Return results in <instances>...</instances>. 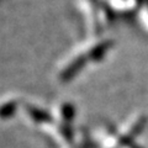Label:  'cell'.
<instances>
[{
  "label": "cell",
  "mask_w": 148,
  "mask_h": 148,
  "mask_svg": "<svg viewBox=\"0 0 148 148\" xmlns=\"http://www.w3.org/2000/svg\"><path fill=\"white\" fill-rule=\"evenodd\" d=\"M146 123V117L143 115H137L136 117H133L130 123H127L125 128L121 131V133L117 137V142L120 146H126L127 143L131 142L138 133L142 131L143 126Z\"/></svg>",
  "instance_id": "1"
},
{
  "label": "cell",
  "mask_w": 148,
  "mask_h": 148,
  "mask_svg": "<svg viewBox=\"0 0 148 148\" xmlns=\"http://www.w3.org/2000/svg\"><path fill=\"white\" fill-rule=\"evenodd\" d=\"M25 110H26V115L30 117L31 121H34L36 123H45V122H48L51 120L45 111L37 109L32 105H29Z\"/></svg>",
  "instance_id": "2"
},
{
  "label": "cell",
  "mask_w": 148,
  "mask_h": 148,
  "mask_svg": "<svg viewBox=\"0 0 148 148\" xmlns=\"http://www.w3.org/2000/svg\"><path fill=\"white\" fill-rule=\"evenodd\" d=\"M17 105H18V101L17 100L10 99L6 104H4L1 106V109H0V116H9V115L11 116V115L16 111Z\"/></svg>",
  "instance_id": "3"
}]
</instances>
